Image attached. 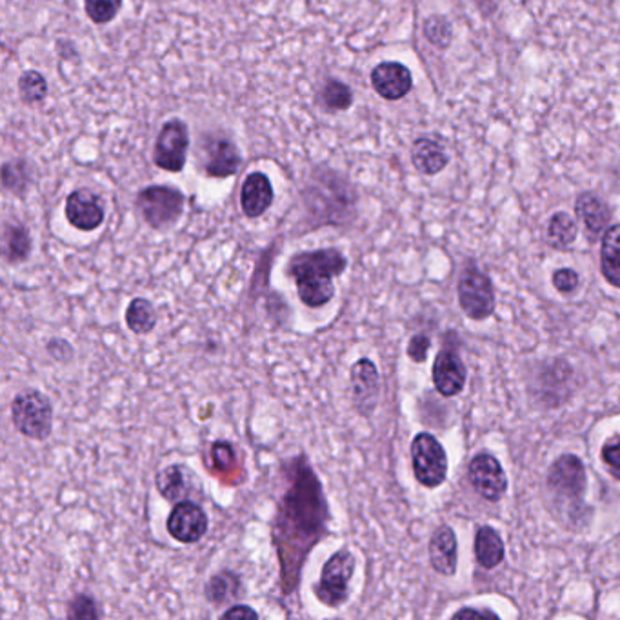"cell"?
Listing matches in <instances>:
<instances>
[{"label":"cell","instance_id":"cell-38","mask_svg":"<svg viewBox=\"0 0 620 620\" xmlns=\"http://www.w3.org/2000/svg\"><path fill=\"white\" fill-rule=\"evenodd\" d=\"M46 350L53 359L60 360V362H68V360L73 359V353H75L70 342L64 339H51Z\"/></svg>","mask_w":620,"mask_h":620},{"label":"cell","instance_id":"cell-10","mask_svg":"<svg viewBox=\"0 0 620 620\" xmlns=\"http://www.w3.org/2000/svg\"><path fill=\"white\" fill-rule=\"evenodd\" d=\"M200 162L202 170L211 179H228L240 170L242 157L233 140L208 135L206 139H200Z\"/></svg>","mask_w":620,"mask_h":620},{"label":"cell","instance_id":"cell-14","mask_svg":"<svg viewBox=\"0 0 620 620\" xmlns=\"http://www.w3.org/2000/svg\"><path fill=\"white\" fill-rule=\"evenodd\" d=\"M66 219L75 230H99L106 219L104 202L97 193L86 188L71 191L66 199Z\"/></svg>","mask_w":620,"mask_h":620},{"label":"cell","instance_id":"cell-2","mask_svg":"<svg viewBox=\"0 0 620 620\" xmlns=\"http://www.w3.org/2000/svg\"><path fill=\"white\" fill-rule=\"evenodd\" d=\"M348 268V259L339 248L299 251L286 264V275L295 280L300 302L319 310L335 297V279Z\"/></svg>","mask_w":620,"mask_h":620},{"label":"cell","instance_id":"cell-7","mask_svg":"<svg viewBox=\"0 0 620 620\" xmlns=\"http://www.w3.org/2000/svg\"><path fill=\"white\" fill-rule=\"evenodd\" d=\"M411 464L417 482L430 490L439 488L448 475L446 451L430 433H419L411 442Z\"/></svg>","mask_w":620,"mask_h":620},{"label":"cell","instance_id":"cell-34","mask_svg":"<svg viewBox=\"0 0 620 620\" xmlns=\"http://www.w3.org/2000/svg\"><path fill=\"white\" fill-rule=\"evenodd\" d=\"M602 462L606 464V468L610 471L615 479L620 480V437L611 439L604 448H602Z\"/></svg>","mask_w":620,"mask_h":620},{"label":"cell","instance_id":"cell-20","mask_svg":"<svg viewBox=\"0 0 620 620\" xmlns=\"http://www.w3.org/2000/svg\"><path fill=\"white\" fill-rule=\"evenodd\" d=\"M430 562L433 570L451 577L457 571V537L450 526H440L430 540Z\"/></svg>","mask_w":620,"mask_h":620},{"label":"cell","instance_id":"cell-11","mask_svg":"<svg viewBox=\"0 0 620 620\" xmlns=\"http://www.w3.org/2000/svg\"><path fill=\"white\" fill-rule=\"evenodd\" d=\"M166 528L180 544H197L208 533L210 522L206 511L197 502L182 500L173 506Z\"/></svg>","mask_w":620,"mask_h":620},{"label":"cell","instance_id":"cell-16","mask_svg":"<svg viewBox=\"0 0 620 620\" xmlns=\"http://www.w3.org/2000/svg\"><path fill=\"white\" fill-rule=\"evenodd\" d=\"M433 384L442 397L459 395L466 384V366L451 348H442L433 362Z\"/></svg>","mask_w":620,"mask_h":620},{"label":"cell","instance_id":"cell-15","mask_svg":"<svg viewBox=\"0 0 620 620\" xmlns=\"http://www.w3.org/2000/svg\"><path fill=\"white\" fill-rule=\"evenodd\" d=\"M471 484L477 490L479 495L484 499L497 502L504 495V491L508 488V479L506 473L502 470L499 460L488 453H479L477 457H473L470 462Z\"/></svg>","mask_w":620,"mask_h":620},{"label":"cell","instance_id":"cell-35","mask_svg":"<svg viewBox=\"0 0 620 620\" xmlns=\"http://www.w3.org/2000/svg\"><path fill=\"white\" fill-rule=\"evenodd\" d=\"M424 28H426V37H428L431 42H435V44H439V46L448 44V40H450V26H448L446 20L435 17V19L428 20Z\"/></svg>","mask_w":620,"mask_h":620},{"label":"cell","instance_id":"cell-5","mask_svg":"<svg viewBox=\"0 0 620 620\" xmlns=\"http://www.w3.org/2000/svg\"><path fill=\"white\" fill-rule=\"evenodd\" d=\"M357 568L355 555L348 548L335 551L324 562L320 579L313 584V593L326 608L337 610L350 599V584Z\"/></svg>","mask_w":620,"mask_h":620},{"label":"cell","instance_id":"cell-18","mask_svg":"<svg viewBox=\"0 0 620 620\" xmlns=\"http://www.w3.org/2000/svg\"><path fill=\"white\" fill-rule=\"evenodd\" d=\"M371 86L382 99L400 100L410 93L413 79L404 64L382 62L371 71Z\"/></svg>","mask_w":620,"mask_h":620},{"label":"cell","instance_id":"cell-40","mask_svg":"<svg viewBox=\"0 0 620 620\" xmlns=\"http://www.w3.org/2000/svg\"><path fill=\"white\" fill-rule=\"evenodd\" d=\"M464 617H495V613H491V611L462 610L453 615V619H464Z\"/></svg>","mask_w":620,"mask_h":620},{"label":"cell","instance_id":"cell-13","mask_svg":"<svg viewBox=\"0 0 620 620\" xmlns=\"http://www.w3.org/2000/svg\"><path fill=\"white\" fill-rule=\"evenodd\" d=\"M548 488L559 499L580 502L586 490V470L579 457L562 455L548 473Z\"/></svg>","mask_w":620,"mask_h":620},{"label":"cell","instance_id":"cell-24","mask_svg":"<svg viewBox=\"0 0 620 620\" xmlns=\"http://www.w3.org/2000/svg\"><path fill=\"white\" fill-rule=\"evenodd\" d=\"M575 210H577L580 220L584 222V226H586V230L590 233L591 239H595L597 235H600L604 228L608 226V222H610L611 213L608 210V206L599 197H595L591 193L580 195Z\"/></svg>","mask_w":620,"mask_h":620},{"label":"cell","instance_id":"cell-28","mask_svg":"<svg viewBox=\"0 0 620 620\" xmlns=\"http://www.w3.org/2000/svg\"><path fill=\"white\" fill-rule=\"evenodd\" d=\"M353 104V91L342 80L328 79L320 88V106L330 113L350 110Z\"/></svg>","mask_w":620,"mask_h":620},{"label":"cell","instance_id":"cell-17","mask_svg":"<svg viewBox=\"0 0 620 620\" xmlns=\"http://www.w3.org/2000/svg\"><path fill=\"white\" fill-rule=\"evenodd\" d=\"M275 199L271 180L262 171H251L240 188V208L248 219H259L270 210Z\"/></svg>","mask_w":620,"mask_h":620},{"label":"cell","instance_id":"cell-12","mask_svg":"<svg viewBox=\"0 0 620 620\" xmlns=\"http://www.w3.org/2000/svg\"><path fill=\"white\" fill-rule=\"evenodd\" d=\"M351 402L360 417H370L380 393L379 370L370 359H359L350 370Z\"/></svg>","mask_w":620,"mask_h":620},{"label":"cell","instance_id":"cell-4","mask_svg":"<svg viewBox=\"0 0 620 620\" xmlns=\"http://www.w3.org/2000/svg\"><path fill=\"white\" fill-rule=\"evenodd\" d=\"M11 420L15 430L26 439L48 440L53 431V404L46 393L22 390L11 402Z\"/></svg>","mask_w":620,"mask_h":620},{"label":"cell","instance_id":"cell-37","mask_svg":"<svg viewBox=\"0 0 620 620\" xmlns=\"http://www.w3.org/2000/svg\"><path fill=\"white\" fill-rule=\"evenodd\" d=\"M553 284H555V288L560 291V293H573V291L577 290V286H579V275H577V271L568 270V268H564V270L555 271V275H553Z\"/></svg>","mask_w":620,"mask_h":620},{"label":"cell","instance_id":"cell-3","mask_svg":"<svg viewBox=\"0 0 620 620\" xmlns=\"http://www.w3.org/2000/svg\"><path fill=\"white\" fill-rule=\"evenodd\" d=\"M302 197L313 228L326 224H348L355 215L357 195L350 182L326 166L313 170Z\"/></svg>","mask_w":620,"mask_h":620},{"label":"cell","instance_id":"cell-33","mask_svg":"<svg viewBox=\"0 0 620 620\" xmlns=\"http://www.w3.org/2000/svg\"><path fill=\"white\" fill-rule=\"evenodd\" d=\"M122 0H84V11L93 24H108L119 15Z\"/></svg>","mask_w":620,"mask_h":620},{"label":"cell","instance_id":"cell-27","mask_svg":"<svg viewBox=\"0 0 620 620\" xmlns=\"http://www.w3.org/2000/svg\"><path fill=\"white\" fill-rule=\"evenodd\" d=\"M159 322V315L155 306L151 304V300L144 297H137L131 300L126 308V326L130 328L135 335H148L155 330Z\"/></svg>","mask_w":620,"mask_h":620},{"label":"cell","instance_id":"cell-19","mask_svg":"<svg viewBox=\"0 0 620 620\" xmlns=\"http://www.w3.org/2000/svg\"><path fill=\"white\" fill-rule=\"evenodd\" d=\"M155 486L160 497L173 504L191 500V495L197 493L195 473L188 470L184 464H170L164 470H160L155 477Z\"/></svg>","mask_w":620,"mask_h":620},{"label":"cell","instance_id":"cell-8","mask_svg":"<svg viewBox=\"0 0 620 620\" xmlns=\"http://www.w3.org/2000/svg\"><path fill=\"white\" fill-rule=\"evenodd\" d=\"M190 150V130L184 120L170 119L160 128L155 148H153V162L160 170L179 173L184 170Z\"/></svg>","mask_w":620,"mask_h":620},{"label":"cell","instance_id":"cell-25","mask_svg":"<svg viewBox=\"0 0 620 620\" xmlns=\"http://www.w3.org/2000/svg\"><path fill=\"white\" fill-rule=\"evenodd\" d=\"M475 557L486 570L499 566L504 560V542L500 539L499 531L490 526L479 528L475 535Z\"/></svg>","mask_w":620,"mask_h":620},{"label":"cell","instance_id":"cell-22","mask_svg":"<svg viewBox=\"0 0 620 620\" xmlns=\"http://www.w3.org/2000/svg\"><path fill=\"white\" fill-rule=\"evenodd\" d=\"M2 255L8 264H22L30 259L31 235L20 222H4Z\"/></svg>","mask_w":620,"mask_h":620},{"label":"cell","instance_id":"cell-1","mask_svg":"<svg viewBox=\"0 0 620 620\" xmlns=\"http://www.w3.org/2000/svg\"><path fill=\"white\" fill-rule=\"evenodd\" d=\"M280 475L286 480V490L277 502L271 540L279 559L280 595L290 599L299 590L311 551L330 535L331 511L308 455L284 460Z\"/></svg>","mask_w":620,"mask_h":620},{"label":"cell","instance_id":"cell-32","mask_svg":"<svg viewBox=\"0 0 620 620\" xmlns=\"http://www.w3.org/2000/svg\"><path fill=\"white\" fill-rule=\"evenodd\" d=\"M66 617L73 620H97L102 617L99 602L90 593H79L70 600Z\"/></svg>","mask_w":620,"mask_h":620},{"label":"cell","instance_id":"cell-9","mask_svg":"<svg viewBox=\"0 0 620 620\" xmlns=\"http://www.w3.org/2000/svg\"><path fill=\"white\" fill-rule=\"evenodd\" d=\"M457 293L460 308L470 319H488L495 310V293L490 277L477 268H466L460 273Z\"/></svg>","mask_w":620,"mask_h":620},{"label":"cell","instance_id":"cell-6","mask_svg":"<svg viewBox=\"0 0 620 620\" xmlns=\"http://www.w3.org/2000/svg\"><path fill=\"white\" fill-rule=\"evenodd\" d=\"M135 206L150 228L157 231L170 230L184 213L186 197L179 188L157 184L140 190Z\"/></svg>","mask_w":620,"mask_h":620},{"label":"cell","instance_id":"cell-26","mask_svg":"<svg viewBox=\"0 0 620 620\" xmlns=\"http://www.w3.org/2000/svg\"><path fill=\"white\" fill-rule=\"evenodd\" d=\"M411 160L415 168L424 175H435L444 170V166L448 164V157L442 150V146L430 139H419L415 142L413 151H411Z\"/></svg>","mask_w":620,"mask_h":620},{"label":"cell","instance_id":"cell-39","mask_svg":"<svg viewBox=\"0 0 620 620\" xmlns=\"http://www.w3.org/2000/svg\"><path fill=\"white\" fill-rule=\"evenodd\" d=\"M248 617L257 619L259 613L250 606H244V604H237V606L231 604L230 608L222 613V619H248Z\"/></svg>","mask_w":620,"mask_h":620},{"label":"cell","instance_id":"cell-23","mask_svg":"<svg viewBox=\"0 0 620 620\" xmlns=\"http://www.w3.org/2000/svg\"><path fill=\"white\" fill-rule=\"evenodd\" d=\"M600 270L611 286L620 288V224L604 231L600 244Z\"/></svg>","mask_w":620,"mask_h":620},{"label":"cell","instance_id":"cell-31","mask_svg":"<svg viewBox=\"0 0 620 620\" xmlns=\"http://www.w3.org/2000/svg\"><path fill=\"white\" fill-rule=\"evenodd\" d=\"M28 177H30V173H28V166L24 160H11V162L4 164L2 180H4V188L11 193L24 195V191L28 188V182H30Z\"/></svg>","mask_w":620,"mask_h":620},{"label":"cell","instance_id":"cell-29","mask_svg":"<svg viewBox=\"0 0 620 620\" xmlns=\"http://www.w3.org/2000/svg\"><path fill=\"white\" fill-rule=\"evenodd\" d=\"M577 237L575 220L566 213H555L548 224V242L555 250H568Z\"/></svg>","mask_w":620,"mask_h":620},{"label":"cell","instance_id":"cell-30","mask_svg":"<svg viewBox=\"0 0 620 620\" xmlns=\"http://www.w3.org/2000/svg\"><path fill=\"white\" fill-rule=\"evenodd\" d=\"M19 93L26 104H39L48 97V82L39 71H24L19 79Z\"/></svg>","mask_w":620,"mask_h":620},{"label":"cell","instance_id":"cell-36","mask_svg":"<svg viewBox=\"0 0 620 620\" xmlns=\"http://www.w3.org/2000/svg\"><path fill=\"white\" fill-rule=\"evenodd\" d=\"M431 348V340L428 335H424V333H417V335H413L410 339V344H408V357H410L413 362H424V360L428 359V351Z\"/></svg>","mask_w":620,"mask_h":620},{"label":"cell","instance_id":"cell-21","mask_svg":"<svg viewBox=\"0 0 620 620\" xmlns=\"http://www.w3.org/2000/svg\"><path fill=\"white\" fill-rule=\"evenodd\" d=\"M204 595L213 606H228L244 595V584L239 573L222 570L211 575L204 586Z\"/></svg>","mask_w":620,"mask_h":620}]
</instances>
